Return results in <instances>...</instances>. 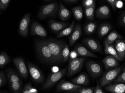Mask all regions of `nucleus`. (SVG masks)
Listing matches in <instances>:
<instances>
[{
	"instance_id": "obj_36",
	"label": "nucleus",
	"mask_w": 125,
	"mask_h": 93,
	"mask_svg": "<svg viewBox=\"0 0 125 93\" xmlns=\"http://www.w3.org/2000/svg\"><path fill=\"white\" fill-rule=\"evenodd\" d=\"M95 87L82 88L79 89L78 91V93H94Z\"/></svg>"
},
{
	"instance_id": "obj_30",
	"label": "nucleus",
	"mask_w": 125,
	"mask_h": 93,
	"mask_svg": "<svg viewBox=\"0 0 125 93\" xmlns=\"http://www.w3.org/2000/svg\"><path fill=\"white\" fill-rule=\"evenodd\" d=\"M95 5L92 7L85 8V15L87 19L90 21H93L94 17L95 10Z\"/></svg>"
},
{
	"instance_id": "obj_28",
	"label": "nucleus",
	"mask_w": 125,
	"mask_h": 93,
	"mask_svg": "<svg viewBox=\"0 0 125 93\" xmlns=\"http://www.w3.org/2000/svg\"><path fill=\"white\" fill-rule=\"evenodd\" d=\"M7 73L9 83L21 82L19 75L15 72L11 70H8Z\"/></svg>"
},
{
	"instance_id": "obj_42",
	"label": "nucleus",
	"mask_w": 125,
	"mask_h": 93,
	"mask_svg": "<svg viewBox=\"0 0 125 93\" xmlns=\"http://www.w3.org/2000/svg\"><path fill=\"white\" fill-rule=\"evenodd\" d=\"M78 56V55L76 51L75 50H73L70 52V56H69L70 60L75 59L77 58Z\"/></svg>"
},
{
	"instance_id": "obj_10",
	"label": "nucleus",
	"mask_w": 125,
	"mask_h": 93,
	"mask_svg": "<svg viewBox=\"0 0 125 93\" xmlns=\"http://www.w3.org/2000/svg\"><path fill=\"white\" fill-rule=\"evenodd\" d=\"M31 14L27 13L22 17L20 23L19 32L20 35L26 37L29 32V26L31 21Z\"/></svg>"
},
{
	"instance_id": "obj_21",
	"label": "nucleus",
	"mask_w": 125,
	"mask_h": 93,
	"mask_svg": "<svg viewBox=\"0 0 125 93\" xmlns=\"http://www.w3.org/2000/svg\"><path fill=\"white\" fill-rule=\"evenodd\" d=\"M74 50L76 51L78 56L83 57H88L93 58H97L98 57L97 56L93 53L84 47V46L80 45H76L74 48Z\"/></svg>"
},
{
	"instance_id": "obj_14",
	"label": "nucleus",
	"mask_w": 125,
	"mask_h": 93,
	"mask_svg": "<svg viewBox=\"0 0 125 93\" xmlns=\"http://www.w3.org/2000/svg\"><path fill=\"white\" fill-rule=\"evenodd\" d=\"M118 61L115 57L108 55L102 60V61L104 64L105 69L107 70L118 67L119 65Z\"/></svg>"
},
{
	"instance_id": "obj_15",
	"label": "nucleus",
	"mask_w": 125,
	"mask_h": 93,
	"mask_svg": "<svg viewBox=\"0 0 125 93\" xmlns=\"http://www.w3.org/2000/svg\"><path fill=\"white\" fill-rule=\"evenodd\" d=\"M49 27L52 31L55 33H59L63 30L69 25V23L60 22L50 19L48 22Z\"/></svg>"
},
{
	"instance_id": "obj_12",
	"label": "nucleus",
	"mask_w": 125,
	"mask_h": 93,
	"mask_svg": "<svg viewBox=\"0 0 125 93\" xmlns=\"http://www.w3.org/2000/svg\"><path fill=\"white\" fill-rule=\"evenodd\" d=\"M31 35H37L41 37H46L47 35V33L44 28L36 21L33 22L31 24Z\"/></svg>"
},
{
	"instance_id": "obj_39",
	"label": "nucleus",
	"mask_w": 125,
	"mask_h": 93,
	"mask_svg": "<svg viewBox=\"0 0 125 93\" xmlns=\"http://www.w3.org/2000/svg\"><path fill=\"white\" fill-rule=\"evenodd\" d=\"M32 88V86L31 84H26L24 86L22 93H31Z\"/></svg>"
},
{
	"instance_id": "obj_51",
	"label": "nucleus",
	"mask_w": 125,
	"mask_h": 93,
	"mask_svg": "<svg viewBox=\"0 0 125 93\" xmlns=\"http://www.w3.org/2000/svg\"><path fill=\"white\" fill-rule=\"evenodd\" d=\"M124 2H125V1H124Z\"/></svg>"
},
{
	"instance_id": "obj_8",
	"label": "nucleus",
	"mask_w": 125,
	"mask_h": 93,
	"mask_svg": "<svg viewBox=\"0 0 125 93\" xmlns=\"http://www.w3.org/2000/svg\"><path fill=\"white\" fill-rule=\"evenodd\" d=\"M83 87L76 85L75 84L62 80L57 86V90L58 91H69L78 93L79 89Z\"/></svg>"
},
{
	"instance_id": "obj_37",
	"label": "nucleus",
	"mask_w": 125,
	"mask_h": 93,
	"mask_svg": "<svg viewBox=\"0 0 125 93\" xmlns=\"http://www.w3.org/2000/svg\"><path fill=\"white\" fill-rule=\"evenodd\" d=\"M82 3L85 8H88L95 5V1L94 0H83Z\"/></svg>"
},
{
	"instance_id": "obj_46",
	"label": "nucleus",
	"mask_w": 125,
	"mask_h": 93,
	"mask_svg": "<svg viewBox=\"0 0 125 93\" xmlns=\"http://www.w3.org/2000/svg\"><path fill=\"white\" fill-rule=\"evenodd\" d=\"M52 72H54V73L57 72L59 71V68L57 67V66L52 68Z\"/></svg>"
},
{
	"instance_id": "obj_34",
	"label": "nucleus",
	"mask_w": 125,
	"mask_h": 93,
	"mask_svg": "<svg viewBox=\"0 0 125 93\" xmlns=\"http://www.w3.org/2000/svg\"><path fill=\"white\" fill-rule=\"evenodd\" d=\"M116 83H125V65L123 68L121 73L114 80Z\"/></svg>"
},
{
	"instance_id": "obj_43",
	"label": "nucleus",
	"mask_w": 125,
	"mask_h": 93,
	"mask_svg": "<svg viewBox=\"0 0 125 93\" xmlns=\"http://www.w3.org/2000/svg\"><path fill=\"white\" fill-rule=\"evenodd\" d=\"M119 22L120 25L125 26V13H123L120 18Z\"/></svg>"
},
{
	"instance_id": "obj_17",
	"label": "nucleus",
	"mask_w": 125,
	"mask_h": 93,
	"mask_svg": "<svg viewBox=\"0 0 125 93\" xmlns=\"http://www.w3.org/2000/svg\"><path fill=\"white\" fill-rule=\"evenodd\" d=\"M72 83L79 86H87L90 83V80L87 73L83 72L71 80Z\"/></svg>"
},
{
	"instance_id": "obj_20",
	"label": "nucleus",
	"mask_w": 125,
	"mask_h": 93,
	"mask_svg": "<svg viewBox=\"0 0 125 93\" xmlns=\"http://www.w3.org/2000/svg\"><path fill=\"white\" fill-rule=\"evenodd\" d=\"M114 46L118 56L123 60L125 57V40H116Z\"/></svg>"
},
{
	"instance_id": "obj_1",
	"label": "nucleus",
	"mask_w": 125,
	"mask_h": 93,
	"mask_svg": "<svg viewBox=\"0 0 125 93\" xmlns=\"http://www.w3.org/2000/svg\"><path fill=\"white\" fill-rule=\"evenodd\" d=\"M36 48L38 55L44 62L51 65L57 64L45 40L38 41L36 43Z\"/></svg>"
},
{
	"instance_id": "obj_26",
	"label": "nucleus",
	"mask_w": 125,
	"mask_h": 93,
	"mask_svg": "<svg viewBox=\"0 0 125 93\" xmlns=\"http://www.w3.org/2000/svg\"><path fill=\"white\" fill-rule=\"evenodd\" d=\"M75 26V20L73 19L72 22L71 24L67 28L60 32L56 37L57 38H62L65 36H68L72 33Z\"/></svg>"
},
{
	"instance_id": "obj_45",
	"label": "nucleus",
	"mask_w": 125,
	"mask_h": 93,
	"mask_svg": "<svg viewBox=\"0 0 125 93\" xmlns=\"http://www.w3.org/2000/svg\"><path fill=\"white\" fill-rule=\"evenodd\" d=\"M63 2L69 4H75L78 2L77 0H62Z\"/></svg>"
},
{
	"instance_id": "obj_44",
	"label": "nucleus",
	"mask_w": 125,
	"mask_h": 93,
	"mask_svg": "<svg viewBox=\"0 0 125 93\" xmlns=\"http://www.w3.org/2000/svg\"><path fill=\"white\" fill-rule=\"evenodd\" d=\"M123 3L121 0H117L116 3V7L118 9L123 8Z\"/></svg>"
},
{
	"instance_id": "obj_16",
	"label": "nucleus",
	"mask_w": 125,
	"mask_h": 93,
	"mask_svg": "<svg viewBox=\"0 0 125 93\" xmlns=\"http://www.w3.org/2000/svg\"><path fill=\"white\" fill-rule=\"evenodd\" d=\"M82 34L81 25L79 24H76L69 37V46H72L81 37Z\"/></svg>"
},
{
	"instance_id": "obj_7",
	"label": "nucleus",
	"mask_w": 125,
	"mask_h": 93,
	"mask_svg": "<svg viewBox=\"0 0 125 93\" xmlns=\"http://www.w3.org/2000/svg\"><path fill=\"white\" fill-rule=\"evenodd\" d=\"M85 60V58L78 57L75 59L69 60L67 70V76H71L80 71Z\"/></svg>"
},
{
	"instance_id": "obj_4",
	"label": "nucleus",
	"mask_w": 125,
	"mask_h": 93,
	"mask_svg": "<svg viewBox=\"0 0 125 93\" xmlns=\"http://www.w3.org/2000/svg\"><path fill=\"white\" fill-rule=\"evenodd\" d=\"M124 65L123 64L121 66L110 69L104 72L100 80V85L101 88L109 85L114 81L122 72Z\"/></svg>"
},
{
	"instance_id": "obj_38",
	"label": "nucleus",
	"mask_w": 125,
	"mask_h": 93,
	"mask_svg": "<svg viewBox=\"0 0 125 93\" xmlns=\"http://www.w3.org/2000/svg\"><path fill=\"white\" fill-rule=\"evenodd\" d=\"M7 82V79L5 75L3 72L0 73V87L2 88Z\"/></svg>"
},
{
	"instance_id": "obj_13",
	"label": "nucleus",
	"mask_w": 125,
	"mask_h": 93,
	"mask_svg": "<svg viewBox=\"0 0 125 93\" xmlns=\"http://www.w3.org/2000/svg\"><path fill=\"white\" fill-rule=\"evenodd\" d=\"M83 44L94 52L101 53L102 47L100 44L97 41L92 38H85L83 40Z\"/></svg>"
},
{
	"instance_id": "obj_32",
	"label": "nucleus",
	"mask_w": 125,
	"mask_h": 93,
	"mask_svg": "<svg viewBox=\"0 0 125 93\" xmlns=\"http://www.w3.org/2000/svg\"><path fill=\"white\" fill-rule=\"evenodd\" d=\"M10 88L13 93H19L22 89V82H13L9 83Z\"/></svg>"
},
{
	"instance_id": "obj_2",
	"label": "nucleus",
	"mask_w": 125,
	"mask_h": 93,
	"mask_svg": "<svg viewBox=\"0 0 125 93\" xmlns=\"http://www.w3.org/2000/svg\"><path fill=\"white\" fill-rule=\"evenodd\" d=\"M45 41L57 63L62 62V52L65 43L62 41L52 38L45 40Z\"/></svg>"
},
{
	"instance_id": "obj_40",
	"label": "nucleus",
	"mask_w": 125,
	"mask_h": 93,
	"mask_svg": "<svg viewBox=\"0 0 125 93\" xmlns=\"http://www.w3.org/2000/svg\"><path fill=\"white\" fill-rule=\"evenodd\" d=\"M94 93H105L103 89H102L98 81L97 82V85L95 87Z\"/></svg>"
},
{
	"instance_id": "obj_9",
	"label": "nucleus",
	"mask_w": 125,
	"mask_h": 93,
	"mask_svg": "<svg viewBox=\"0 0 125 93\" xmlns=\"http://www.w3.org/2000/svg\"><path fill=\"white\" fill-rule=\"evenodd\" d=\"M86 68L88 72L94 78L100 76L102 74V67L98 63L93 61H88L86 63Z\"/></svg>"
},
{
	"instance_id": "obj_19",
	"label": "nucleus",
	"mask_w": 125,
	"mask_h": 93,
	"mask_svg": "<svg viewBox=\"0 0 125 93\" xmlns=\"http://www.w3.org/2000/svg\"><path fill=\"white\" fill-rule=\"evenodd\" d=\"M95 14L96 17L98 18L105 19L110 17L111 11L108 6L104 5L99 7L97 9Z\"/></svg>"
},
{
	"instance_id": "obj_35",
	"label": "nucleus",
	"mask_w": 125,
	"mask_h": 93,
	"mask_svg": "<svg viewBox=\"0 0 125 93\" xmlns=\"http://www.w3.org/2000/svg\"><path fill=\"white\" fill-rule=\"evenodd\" d=\"M10 0H0V9L2 11L6 10L10 3Z\"/></svg>"
},
{
	"instance_id": "obj_11",
	"label": "nucleus",
	"mask_w": 125,
	"mask_h": 93,
	"mask_svg": "<svg viewBox=\"0 0 125 93\" xmlns=\"http://www.w3.org/2000/svg\"><path fill=\"white\" fill-rule=\"evenodd\" d=\"M13 62L20 76L27 79L28 76V71L25 61L23 58L18 57L13 59Z\"/></svg>"
},
{
	"instance_id": "obj_18",
	"label": "nucleus",
	"mask_w": 125,
	"mask_h": 93,
	"mask_svg": "<svg viewBox=\"0 0 125 93\" xmlns=\"http://www.w3.org/2000/svg\"><path fill=\"white\" fill-rule=\"evenodd\" d=\"M104 89L112 93H125V83L109 85L105 87Z\"/></svg>"
},
{
	"instance_id": "obj_25",
	"label": "nucleus",
	"mask_w": 125,
	"mask_h": 93,
	"mask_svg": "<svg viewBox=\"0 0 125 93\" xmlns=\"http://www.w3.org/2000/svg\"><path fill=\"white\" fill-rule=\"evenodd\" d=\"M123 37L115 31H112L107 36L105 40L108 45H111L115 42L117 40H122Z\"/></svg>"
},
{
	"instance_id": "obj_22",
	"label": "nucleus",
	"mask_w": 125,
	"mask_h": 93,
	"mask_svg": "<svg viewBox=\"0 0 125 93\" xmlns=\"http://www.w3.org/2000/svg\"><path fill=\"white\" fill-rule=\"evenodd\" d=\"M71 13L64 5L60 2L59 16L60 19L62 21H65L70 18Z\"/></svg>"
},
{
	"instance_id": "obj_49",
	"label": "nucleus",
	"mask_w": 125,
	"mask_h": 93,
	"mask_svg": "<svg viewBox=\"0 0 125 93\" xmlns=\"http://www.w3.org/2000/svg\"><path fill=\"white\" fill-rule=\"evenodd\" d=\"M44 1H45V2H52V0H44Z\"/></svg>"
},
{
	"instance_id": "obj_24",
	"label": "nucleus",
	"mask_w": 125,
	"mask_h": 93,
	"mask_svg": "<svg viewBox=\"0 0 125 93\" xmlns=\"http://www.w3.org/2000/svg\"><path fill=\"white\" fill-rule=\"evenodd\" d=\"M112 26L109 23H103L100 26L98 31V35L100 37L103 38L111 30Z\"/></svg>"
},
{
	"instance_id": "obj_31",
	"label": "nucleus",
	"mask_w": 125,
	"mask_h": 93,
	"mask_svg": "<svg viewBox=\"0 0 125 93\" xmlns=\"http://www.w3.org/2000/svg\"><path fill=\"white\" fill-rule=\"evenodd\" d=\"M10 60L9 56L6 53L2 52L0 54V67L3 68L10 62Z\"/></svg>"
},
{
	"instance_id": "obj_27",
	"label": "nucleus",
	"mask_w": 125,
	"mask_h": 93,
	"mask_svg": "<svg viewBox=\"0 0 125 93\" xmlns=\"http://www.w3.org/2000/svg\"><path fill=\"white\" fill-rule=\"evenodd\" d=\"M72 14L75 19L77 21L82 20L83 17V12L81 6L75 7L72 9Z\"/></svg>"
},
{
	"instance_id": "obj_6",
	"label": "nucleus",
	"mask_w": 125,
	"mask_h": 93,
	"mask_svg": "<svg viewBox=\"0 0 125 93\" xmlns=\"http://www.w3.org/2000/svg\"><path fill=\"white\" fill-rule=\"evenodd\" d=\"M27 68L33 81L37 84H41L43 82L45 78L40 69L33 64L28 62Z\"/></svg>"
},
{
	"instance_id": "obj_23",
	"label": "nucleus",
	"mask_w": 125,
	"mask_h": 93,
	"mask_svg": "<svg viewBox=\"0 0 125 93\" xmlns=\"http://www.w3.org/2000/svg\"><path fill=\"white\" fill-rule=\"evenodd\" d=\"M104 45H105L104 51V53L106 54H109V55H111V56L115 57L119 61H123V60H121L118 56L114 45L113 44L109 45L107 44L105 40H104Z\"/></svg>"
},
{
	"instance_id": "obj_50",
	"label": "nucleus",
	"mask_w": 125,
	"mask_h": 93,
	"mask_svg": "<svg viewBox=\"0 0 125 93\" xmlns=\"http://www.w3.org/2000/svg\"><path fill=\"white\" fill-rule=\"evenodd\" d=\"M66 93H71V92H66Z\"/></svg>"
},
{
	"instance_id": "obj_29",
	"label": "nucleus",
	"mask_w": 125,
	"mask_h": 93,
	"mask_svg": "<svg viewBox=\"0 0 125 93\" xmlns=\"http://www.w3.org/2000/svg\"><path fill=\"white\" fill-rule=\"evenodd\" d=\"M97 24L94 22L87 23L84 27V31L86 34L91 35L94 33L96 30Z\"/></svg>"
},
{
	"instance_id": "obj_3",
	"label": "nucleus",
	"mask_w": 125,
	"mask_h": 93,
	"mask_svg": "<svg viewBox=\"0 0 125 93\" xmlns=\"http://www.w3.org/2000/svg\"><path fill=\"white\" fill-rule=\"evenodd\" d=\"M59 8V5L56 1L50 4H45L41 7L37 16L40 19H44L50 17H55Z\"/></svg>"
},
{
	"instance_id": "obj_33",
	"label": "nucleus",
	"mask_w": 125,
	"mask_h": 93,
	"mask_svg": "<svg viewBox=\"0 0 125 93\" xmlns=\"http://www.w3.org/2000/svg\"><path fill=\"white\" fill-rule=\"evenodd\" d=\"M70 54V51L69 48V46L65 43L62 52V61L63 62H67L69 60Z\"/></svg>"
},
{
	"instance_id": "obj_48",
	"label": "nucleus",
	"mask_w": 125,
	"mask_h": 93,
	"mask_svg": "<svg viewBox=\"0 0 125 93\" xmlns=\"http://www.w3.org/2000/svg\"><path fill=\"white\" fill-rule=\"evenodd\" d=\"M0 93H7V92H5L2 91H0Z\"/></svg>"
},
{
	"instance_id": "obj_41",
	"label": "nucleus",
	"mask_w": 125,
	"mask_h": 93,
	"mask_svg": "<svg viewBox=\"0 0 125 93\" xmlns=\"http://www.w3.org/2000/svg\"><path fill=\"white\" fill-rule=\"evenodd\" d=\"M116 1H117V0H106L107 2L111 6L112 9L114 10H115L116 9Z\"/></svg>"
},
{
	"instance_id": "obj_47",
	"label": "nucleus",
	"mask_w": 125,
	"mask_h": 93,
	"mask_svg": "<svg viewBox=\"0 0 125 93\" xmlns=\"http://www.w3.org/2000/svg\"><path fill=\"white\" fill-rule=\"evenodd\" d=\"M31 93H38V91L36 89H33L32 88L31 89Z\"/></svg>"
},
{
	"instance_id": "obj_5",
	"label": "nucleus",
	"mask_w": 125,
	"mask_h": 93,
	"mask_svg": "<svg viewBox=\"0 0 125 93\" xmlns=\"http://www.w3.org/2000/svg\"><path fill=\"white\" fill-rule=\"evenodd\" d=\"M67 72L66 68H64L57 72L51 73L46 82L41 87V88L46 89L52 88L57 82L66 75Z\"/></svg>"
}]
</instances>
